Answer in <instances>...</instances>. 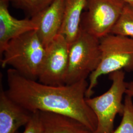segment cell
Here are the masks:
<instances>
[{
    "label": "cell",
    "instance_id": "obj_1",
    "mask_svg": "<svg viewBox=\"0 0 133 133\" xmlns=\"http://www.w3.org/2000/svg\"><path fill=\"white\" fill-rule=\"evenodd\" d=\"M6 93L31 112L40 111L66 115L95 131L97 119L86 101V79L71 84L49 85L27 78L12 68L6 71Z\"/></svg>",
    "mask_w": 133,
    "mask_h": 133
},
{
    "label": "cell",
    "instance_id": "obj_2",
    "mask_svg": "<svg viewBox=\"0 0 133 133\" xmlns=\"http://www.w3.org/2000/svg\"><path fill=\"white\" fill-rule=\"evenodd\" d=\"M46 51L36 30L31 31L9 43L2 54L1 66H10L24 77L37 81Z\"/></svg>",
    "mask_w": 133,
    "mask_h": 133
},
{
    "label": "cell",
    "instance_id": "obj_3",
    "mask_svg": "<svg viewBox=\"0 0 133 133\" xmlns=\"http://www.w3.org/2000/svg\"><path fill=\"white\" fill-rule=\"evenodd\" d=\"M101 60L89 76L86 97L94 94L100 76L118 71L133 72V38L109 34L100 38Z\"/></svg>",
    "mask_w": 133,
    "mask_h": 133
},
{
    "label": "cell",
    "instance_id": "obj_4",
    "mask_svg": "<svg viewBox=\"0 0 133 133\" xmlns=\"http://www.w3.org/2000/svg\"><path fill=\"white\" fill-rule=\"evenodd\" d=\"M111 81L109 89L103 94L86 98L87 104L94 112L97 119L95 133H112L114 121L117 114H123V97L126 94L127 83L123 71H114L109 75Z\"/></svg>",
    "mask_w": 133,
    "mask_h": 133
},
{
    "label": "cell",
    "instance_id": "obj_5",
    "mask_svg": "<svg viewBox=\"0 0 133 133\" xmlns=\"http://www.w3.org/2000/svg\"><path fill=\"white\" fill-rule=\"evenodd\" d=\"M100 60V39L81 27L77 37L69 44L65 84L86 79L99 66Z\"/></svg>",
    "mask_w": 133,
    "mask_h": 133
},
{
    "label": "cell",
    "instance_id": "obj_6",
    "mask_svg": "<svg viewBox=\"0 0 133 133\" xmlns=\"http://www.w3.org/2000/svg\"><path fill=\"white\" fill-rule=\"evenodd\" d=\"M126 4L124 0H86L81 28L99 39L111 33Z\"/></svg>",
    "mask_w": 133,
    "mask_h": 133
},
{
    "label": "cell",
    "instance_id": "obj_7",
    "mask_svg": "<svg viewBox=\"0 0 133 133\" xmlns=\"http://www.w3.org/2000/svg\"><path fill=\"white\" fill-rule=\"evenodd\" d=\"M69 44L61 34H58L46 48L39 82L49 85L65 84L69 65Z\"/></svg>",
    "mask_w": 133,
    "mask_h": 133
},
{
    "label": "cell",
    "instance_id": "obj_8",
    "mask_svg": "<svg viewBox=\"0 0 133 133\" xmlns=\"http://www.w3.org/2000/svg\"><path fill=\"white\" fill-rule=\"evenodd\" d=\"M64 0H55L48 7L31 17L36 25L37 34L48 47L58 34L63 22Z\"/></svg>",
    "mask_w": 133,
    "mask_h": 133
},
{
    "label": "cell",
    "instance_id": "obj_9",
    "mask_svg": "<svg viewBox=\"0 0 133 133\" xmlns=\"http://www.w3.org/2000/svg\"><path fill=\"white\" fill-rule=\"evenodd\" d=\"M32 114L10 98L1 84L0 133H16L28 123Z\"/></svg>",
    "mask_w": 133,
    "mask_h": 133
},
{
    "label": "cell",
    "instance_id": "obj_10",
    "mask_svg": "<svg viewBox=\"0 0 133 133\" xmlns=\"http://www.w3.org/2000/svg\"><path fill=\"white\" fill-rule=\"evenodd\" d=\"M9 0H0V53L1 57L11 40L37 27L31 19H18L13 17L9 10Z\"/></svg>",
    "mask_w": 133,
    "mask_h": 133
},
{
    "label": "cell",
    "instance_id": "obj_11",
    "mask_svg": "<svg viewBox=\"0 0 133 133\" xmlns=\"http://www.w3.org/2000/svg\"><path fill=\"white\" fill-rule=\"evenodd\" d=\"M39 112L44 133H95L71 117L50 112Z\"/></svg>",
    "mask_w": 133,
    "mask_h": 133
},
{
    "label": "cell",
    "instance_id": "obj_12",
    "mask_svg": "<svg viewBox=\"0 0 133 133\" xmlns=\"http://www.w3.org/2000/svg\"><path fill=\"white\" fill-rule=\"evenodd\" d=\"M86 0H64L63 22L59 34L70 44L77 37L81 30V16Z\"/></svg>",
    "mask_w": 133,
    "mask_h": 133
},
{
    "label": "cell",
    "instance_id": "obj_13",
    "mask_svg": "<svg viewBox=\"0 0 133 133\" xmlns=\"http://www.w3.org/2000/svg\"><path fill=\"white\" fill-rule=\"evenodd\" d=\"M111 33L133 38V5L126 4Z\"/></svg>",
    "mask_w": 133,
    "mask_h": 133
},
{
    "label": "cell",
    "instance_id": "obj_14",
    "mask_svg": "<svg viewBox=\"0 0 133 133\" xmlns=\"http://www.w3.org/2000/svg\"><path fill=\"white\" fill-rule=\"evenodd\" d=\"M55 0H9L14 7L22 10L31 17L51 5Z\"/></svg>",
    "mask_w": 133,
    "mask_h": 133
},
{
    "label": "cell",
    "instance_id": "obj_15",
    "mask_svg": "<svg viewBox=\"0 0 133 133\" xmlns=\"http://www.w3.org/2000/svg\"><path fill=\"white\" fill-rule=\"evenodd\" d=\"M124 111L119 126L112 133H133V98L125 95Z\"/></svg>",
    "mask_w": 133,
    "mask_h": 133
},
{
    "label": "cell",
    "instance_id": "obj_16",
    "mask_svg": "<svg viewBox=\"0 0 133 133\" xmlns=\"http://www.w3.org/2000/svg\"><path fill=\"white\" fill-rule=\"evenodd\" d=\"M22 133H44L39 111L32 112L31 117L25 126L24 132Z\"/></svg>",
    "mask_w": 133,
    "mask_h": 133
},
{
    "label": "cell",
    "instance_id": "obj_17",
    "mask_svg": "<svg viewBox=\"0 0 133 133\" xmlns=\"http://www.w3.org/2000/svg\"><path fill=\"white\" fill-rule=\"evenodd\" d=\"M125 95L130 96L133 98V81L127 82Z\"/></svg>",
    "mask_w": 133,
    "mask_h": 133
},
{
    "label": "cell",
    "instance_id": "obj_18",
    "mask_svg": "<svg viewBox=\"0 0 133 133\" xmlns=\"http://www.w3.org/2000/svg\"><path fill=\"white\" fill-rule=\"evenodd\" d=\"M127 4L133 5V0H124Z\"/></svg>",
    "mask_w": 133,
    "mask_h": 133
},
{
    "label": "cell",
    "instance_id": "obj_19",
    "mask_svg": "<svg viewBox=\"0 0 133 133\" xmlns=\"http://www.w3.org/2000/svg\"><path fill=\"white\" fill-rule=\"evenodd\" d=\"M16 133H19V132H16Z\"/></svg>",
    "mask_w": 133,
    "mask_h": 133
}]
</instances>
